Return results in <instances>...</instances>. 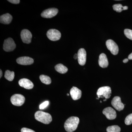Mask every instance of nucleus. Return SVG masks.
I'll return each mask as SVG.
<instances>
[{
  "instance_id": "nucleus-13",
  "label": "nucleus",
  "mask_w": 132,
  "mask_h": 132,
  "mask_svg": "<svg viewBox=\"0 0 132 132\" xmlns=\"http://www.w3.org/2000/svg\"><path fill=\"white\" fill-rule=\"evenodd\" d=\"M16 62L20 65H30L34 62V60L31 57H19L16 60Z\"/></svg>"
},
{
  "instance_id": "nucleus-24",
  "label": "nucleus",
  "mask_w": 132,
  "mask_h": 132,
  "mask_svg": "<svg viewBox=\"0 0 132 132\" xmlns=\"http://www.w3.org/2000/svg\"><path fill=\"white\" fill-rule=\"evenodd\" d=\"M125 123L127 125H129L132 124V113L128 115L125 120Z\"/></svg>"
},
{
  "instance_id": "nucleus-28",
  "label": "nucleus",
  "mask_w": 132,
  "mask_h": 132,
  "mask_svg": "<svg viewBox=\"0 0 132 132\" xmlns=\"http://www.w3.org/2000/svg\"><path fill=\"white\" fill-rule=\"evenodd\" d=\"M128 60H132V53L128 55Z\"/></svg>"
},
{
  "instance_id": "nucleus-5",
  "label": "nucleus",
  "mask_w": 132,
  "mask_h": 132,
  "mask_svg": "<svg viewBox=\"0 0 132 132\" xmlns=\"http://www.w3.org/2000/svg\"><path fill=\"white\" fill-rule=\"evenodd\" d=\"M16 47V45L12 38H9L4 41L3 49L6 52H10L14 50Z\"/></svg>"
},
{
  "instance_id": "nucleus-25",
  "label": "nucleus",
  "mask_w": 132,
  "mask_h": 132,
  "mask_svg": "<svg viewBox=\"0 0 132 132\" xmlns=\"http://www.w3.org/2000/svg\"><path fill=\"white\" fill-rule=\"evenodd\" d=\"M49 101H46L41 104L39 106V109H44L46 108L49 104Z\"/></svg>"
},
{
  "instance_id": "nucleus-11",
  "label": "nucleus",
  "mask_w": 132,
  "mask_h": 132,
  "mask_svg": "<svg viewBox=\"0 0 132 132\" xmlns=\"http://www.w3.org/2000/svg\"><path fill=\"white\" fill-rule=\"evenodd\" d=\"M21 37L24 43L29 44L31 42L32 34L28 29H23L21 33Z\"/></svg>"
},
{
  "instance_id": "nucleus-7",
  "label": "nucleus",
  "mask_w": 132,
  "mask_h": 132,
  "mask_svg": "<svg viewBox=\"0 0 132 132\" xmlns=\"http://www.w3.org/2000/svg\"><path fill=\"white\" fill-rule=\"evenodd\" d=\"M107 48L114 55L118 54L119 52V47L118 45L113 40L111 39L108 40L106 43Z\"/></svg>"
},
{
  "instance_id": "nucleus-12",
  "label": "nucleus",
  "mask_w": 132,
  "mask_h": 132,
  "mask_svg": "<svg viewBox=\"0 0 132 132\" xmlns=\"http://www.w3.org/2000/svg\"><path fill=\"white\" fill-rule=\"evenodd\" d=\"M78 61L80 65H85L86 61V52L84 48H81L79 50L78 53Z\"/></svg>"
},
{
  "instance_id": "nucleus-6",
  "label": "nucleus",
  "mask_w": 132,
  "mask_h": 132,
  "mask_svg": "<svg viewBox=\"0 0 132 132\" xmlns=\"http://www.w3.org/2000/svg\"><path fill=\"white\" fill-rule=\"evenodd\" d=\"M47 38L50 40L55 41L59 40L61 37L60 31L55 29H50L47 33Z\"/></svg>"
},
{
  "instance_id": "nucleus-21",
  "label": "nucleus",
  "mask_w": 132,
  "mask_h": 132,
  "mask_svg": "<svg viewBox=\"0 0 132 132\" xmlns=\"http://www.w3.org/2000/svg\"><path fill=\"white\" fill-rule=\"evenodd\" d=\"M106 131L107 132H120L121 129L119 126L114 125L108 127Z\"/></svg>"
},
{
  "instance_id": "nucleus-23",
  "label": "nucleus",
  "mask_w": 132,
  "mask_h": 132,
  "mask_svg": "<svg viewBox=\"0 0 132 132\" xmlns=\"http://www.w3.org/2000/svg\"><path fill=\"white\" fill-rule=\"evenodd\" d=\"M124 34L127 38L132 40V30L126 29L124 30Z\"/></svg>"
},
{
  "instance_id": "nucleus-2",
  "label": "nucleus",
  "mask_w": 132,
  "mask_h": 132,
  "mask_svg": "<svg viewBox=\"0 0 132 132\" xmlns=\"http://www.w3.org/2000/svg\"><path fill=\"white\" fill-rule=\"evenodd\" d=\"M36 120L45 124H49L52 122V118L49 113L41 111H38L35 114Z\"/></svg>"
},
{
  "instance_id": "nucleus-17",
  "label": "nucleus",
  "mask_w": 132,
  "mask_h": 132,
  "mask_svg": "<svg viewBox=\"0 0 132 132\" xmlns=\"http://www.w3.org/2000/svg\"><path fill=\"white\" fill-rule=\"evenodd\" d=\"M13 19L12 15L9 13L3 15L0 17L1 23L5 24H9L11 23Z\"/></svg>"
},
{
  "instance_id": "nucleus-16",
  "label": "nucleus",
  "mask_w": 132,
  "mask_h": 132,
  "mask_svg": "<svg viewBox=\"0 0 132 132\" xmlns=\"http://www.w3.org/2000/svg\"><path fill=\"white\" fill-rule=\"evenodd\" d=\"M99 65L102 68H106L108 66V61L106 55L104 53H102L99 56L98 60Z\"/></svg>"
},
{
  "instance_id": "nucleus-30",
  "label": "nucleus",
  "mask_w": 132,
  "mask_h": 132,
  "mask_svg": "<svg viewBox=\"0 0 132 132\" xmlns=\"http://www.w3.org/2000/svg\"><path fill=\"white\" fill-rule=\"evenodd\" d=\"M78 54H75L74 55V58L75 59H78Z\"/></svg>"
},
{
  "instance_id": "nucleus-18",
  "label": "nucleus",
  "mask_w": 132,
  "mask_h": 132,
  "mask_svg": "<svg viewBox=\"0 0 132 132\" xmlns=\"http://www.w3.org/2000/svg\"><path fill=\"white\" fill-rule=\"evenodd\" d=\"M55 70L58 72L62 74L66 73L68 71V69L62 64H57L55 67Z\"/></svg>"
},
{
  "instance_id": "nucleus-4",
  "label": "nucleus",
  "mask_w": 132,
  "mask_h": 132,
  "mask_svg": "<svg viewBox=\"0 0 132 132\" xmlns=\"http://www.w3.org/2000/svg\"><path fill=\"white\" fill-rule=\"evenodd\" d=\"M10 100L14 105L21 106L25 102V98L22 95L15 94L12 96Z\"/></svg>"
},
{
  "instance_id": "nucleus-31",
  "label": "nucleus",
  "mask_w": 132,
  "mask_h": 132,
  "mask_svg": "<svg viewBox=\"0 0 132 132\" xmlns=\"http://www.w3.org/2000/svg\"><path fill=\"white\" fill-rule=\"evenodd\" d=\"M0 73H1V75H0V78H1L2 76V72L1 69L0 70Z\"/></svg>"
},
{
  "instance_id": "nucleus-29",
  "label": "nucleus",
  "mask_w": 132,
  "mask_h": 132,
  "mask_svg": "<svg viewBox=\"0 0 132 132\" xmlns=\"http://www.w3.org/2000/svg\"><path fill=\"white\" fill-rule=\"evenodd\" d=\"M128 59H124L123 61V62H124V63H126L127 62H128Z\"/></svg>"
},
{
  "instance_id": "nucleus-9",
  "label": "nucleus",
  "mask_w": 132,
  "mask_h": 132,
  "mask_svg": "<svg viewBox=\"0 0 132 132\" xmlns=\"http://www.w3.org/2000/svg\"><path fill=\"white\" fill-rule=\"evenodd\" d=\"M112 106L117 111H120L124 109L125 106L121 102L120 97L116 96L113 98L111 102Z\"/></svg>"
},
{
  "instance_id": "nucleus-3",
  "label": "nucleus",
  "mask_w": 132,
  "mask_h": 132,
  "mask_svg": "<svg viewBox=\"0 0 132 132\" xmlns=\"http://www.w3.org/2000/svg\"><path fill=\"white\" fill-rule=\"evenodd\" d=\"M112 91L109 86H104L100 88L97 91V94L99 98L104 97L106 99L109 98L111 96Z\"/></svg>"
},
{
  "instance_id": "nucleus-27",
  "label": "nucleus",
  "mask_w": 132,
  "mask_h": 132,
  "mask_svg": "<svg viewBox=\"0 0 132 132\" xmlns=\"http://www.w3.org/2000/svg\"><path fill=\"white\" fill-rule=\"evenodd\" d=\"M8 1L14 4H19L20 2V0H8Z\"/></svg>"
},
{
  "instance_id": "nucleus-1",
  "label": "nucleus",
  "mask_w": 132,
  "mask_h": 132,
  "mask_svg": "<svg viewBox=\"0 0 132 132\" xmlns=\"http://www.w3.org/2000/svg\"><path fill=\"white\" fill-rule=\"evenodd\" d=\"M79 123V119L78 117L72 116L66 121L64 124V128L67 131L72 132L77 129Z\"/></svg>"
},
{
  "instance_id": "nucleus-32",
  "label": "nucleus",
  "mask_w": 132,
  "mask_h": 132,
  "mask_svg": "<svg viewBox=\"0 0 132 132\" xmlns=\"http://www.w3.org/2000/svg\"><path fill=\"white\" fill-rule=\"evenodd\" d=\"M67 95H68V96H69V94H67Z\"/></svg>"
},
{
  "instance_id": "nucleus-10",
  "label": "nucleus",
  "mask_w": 132,
  "mask_h": 132,
  "mask_svg": "<svg viewBox=\"0 0 132 132\" xmlns=\"http://www.w3.org/2000/svg\"><path fill=\"white\" fill-rule=\"evenodd\" d=\"M59 10L55 8H50L44 10L42 13L41 15L45 18H51L54 17L58 13Z\"/></svg>"
},
{
  "instance_id": "nucleus-8",
  "label": "nucleus",
  "mask_w": 132,
  "mask_h": 132,
  "mask_svg": "<svg viewBox=\"0 0 132 132\" xmlns=\"http://www.w3.org/2000/svg\"><path fill=\"white\" fill-rule=\"evenodd\" d=\"M102 113L108 119L110 120L114 119L117 116L116 112L115 110L110 107L104 109Z\"/></svg>"
},
{
  "instance_id": "nucleus-15",
  "label": "nucleus",
  "mask_w": 132,
  "mask_h": 132,
  "mask_svg": "<svg viewBox=\"0 0 132 132\" xmlns=\"http://www.w3.org/2000/svg\"><path fill=\"white\" fill-rule=\"evenodd\" d=\"M70 93L71 97L74 100H77L81 97V91L75 87H73L71 88Z\"/></svg>"
},
{
  "instance_id": "nucleus-19",
  "label": "nucleus",
  "mask_w": 132,
  "mask_h": 132,
  "mask_svg": "<svg viewBox=\"0 0 132 132\" xmlns=\"http://www.w3.org/2000/svg\"><path fill=\"white\" fill-rule=\"evenodd\" d=\"M5 78L9 81H12L13 80L14 77V72L13 71H10L9 70H7L5 72Z\"/></svg>"
},
{
  "instance_id": "nucleus-20",
  "label": "nucleus",
  "mask_w": 132,
  "mask_h": 132,
  "mask_svg": "<svg viewBox=\"0 0 132 132\" xmlns=\"http://www.w3.org/2000/svg\"><path fill=\"white\" fill-rule=\"evenodd\" d=\"M39 78L41 81L46 85H50L52 82L51 78L47 76L41 75L40 76Z\"/></svg>"
},
{
  "instance_id": "nucleus-26",
  "label": "nucleus",
  "mask_w": 132,
  "mask_h": 132,
  "mask_svg": "<svg viewBox=\"0 0 132 132\" xmlns=\"http://www.w3.org/2000/svg\"><path fill=\"white\" fill-rule=\"evenodd\" d=\"M21 132H35L34 130L29 129V128H22L21 130Z\"/></svg>"
},
{
  "instance_id": "nucleus-14",
  "label": "nucleus",
  "mask_w": 132,
  "mask_h": 132,
  "mask_svg": "<svg viewBox=\"0 0 132 132\" xmlns=\"http://www.w3.org/2000/svg\"><path fill=\"white\" fill-rule=\"evenodd\" d=\"M19 85L21 87L27 89H31L34 87L33 82L28 79L24 78L20 80L19 81Z\"/></svg>"
},
{
  "instance_id": "nucleus-22",
  "label": "nucleus",
  "mask_w": 132,
  "mask_h": 132,
  "mask_svg": "<svg viewBox=\"0 0 132 132\" xmlns=\"http://www.w3.org/2000/svg\"><path fill=\"white\" fill-rule=\"evenodd\" d=\"M123 7L124 6L120 4H115L113 6V8L114 11L120 13L123 10H124Z\"/></svg>"
}]
</instances>
